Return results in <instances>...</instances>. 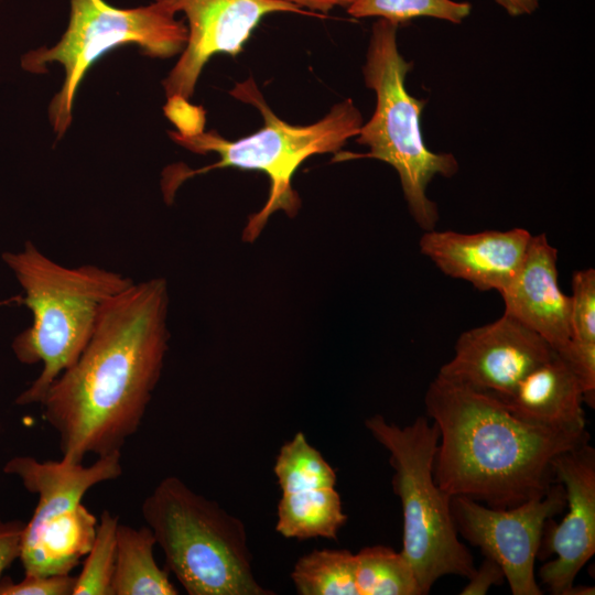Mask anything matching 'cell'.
<instances>
[{"instance_id":"obj_1","label":"cell","mask_w":595,"mask_h":595,"mask_svg":"<svg viewBox=\"0 0 595 595\" xmlns=\"http://www.w3.org/2000/svg\"><path fill=\"white\" fill-rule=\"evenodd\" d=\"M167 312L164 278L133 282L104 305L79 358L41 403L63 461L121 452L139 430L169 348Z\"/></svg>"},{"instance_id":"obj_2","label":"cell","mask_w":595,"mask_h":595,"mask_svg":"<svg viewBox=\"0 0 595 595\" xmlns=\"http://www.w3.org/2000/svg\"><path fill=\"white\" fill-rule=\"evenodd\" d=\"M424 403L439 430L436 485L491 508H510L547 495L558 483L553 461L591 440L586 429L536 424L497 398L436 376Z\"/></svg>"},{"instance_id":"obj_3","label":"cell","mask_w":595,"mask_h":595,"mask_svg":"<svg viewBox=\"0 0 595 595\" xmlns=\"http://www.w3.org/2000/svg\"><path fill=\"white\" fill-rule=\"evenodd\" d=\"M229 94L257 108L263 118V126L236 141L223 138L215 130L193 134L169 132L174 142L191 152H213L219 159L195 170L184 164L169 166L163 172L162 191L165 201L171 202L186 180L215 169L236 167L264 173L269 180L267 201L249 217L242 232L244 240L252 242L275 212L282 210L290 217L298 214L300 198L292 187L293 175L306 159L339 152L348 139L358 134L363 116L351 99H345L334 105L318 121L294 126L272 111L252 77L237 83Z\"/></svg>"},{"instance_id":"obj_4","label":"cell","mask_w":595,"mask_h":595,"mask_svg":"<svg viewBox=\"0 0 595 595\" xmlns=\"http://www.w3.org/2000/svg\"><path fill=\"white\" fill-rule=\"evenodd\" d=\"M2 260L24 291L22 303L32 324L12 342L17 359L41 363L36 379L15 399L18 405L41 404L53 382L79 358L104 305L134 281L120 272L87 263L65 267L32 241Z\"/></svg>"},{"instance_id":"obj_5","label":"cell","mask_w":595,"mask_h":595,"mask_svg":"<svg viewBox=\"0 0 595 595\" xmlns=\"http://www.w3.org/2000/svg\"><path fill=\"white\" fill-rule=\"evenodd\" d=\"M398 26L379 19L371 28L363 74L366 86L375 91L376 107L356 136V142L369 151L337 152L332 161L368 158L391 165L412 218L428 231L435 229L439 209L428 197L426 187L436 175L456 174L458 162L451 153L431 151L424 142L420 118L425 100L407 90L405 78L413 64L399 51Z\"/></svg>"},{"instance_id":"obj_6","label":"cell","mask_w":595,"mask_h":595,"mask_svg":"<svg viewBox=\"0 0 595 595\" xmlns=\"http://www.w3.org/2000/svg\"><path fill=\"white\" fill-rule=\"evenodd\" d=\"M141 513L187 594H273L255 576L244 522L178 477L160 480Z\"/></svg>"},{"instance_id":"obj_7","label":"cell","mask_w":595,"mask_h":595,"mask_svg":"<svg viewBox=\"0 0 595 595\" xmlns=\"http://www.w3.org/2000/svg\"><path fill=\"white\" fill-rule=\"evenodd\" d=\"M365 425L389 452L392 488L400 498L403 515L400 552L411 565L422 595L443 576L469 578L476 569L472 553L458 538L451 497L433 477L439 442L436 424L421 415L411 424L399 426L376 414Z\"/></svg>"},{"instance_id":"obj_8","label":"cell","mask_w":595,"mask_h":595,"mask_svg":"<svg viewBox=\"0 0 595 595\" xmlns=\"http://www.w3.org/2000/svg\"><path fill=\"white\" fill-rule=\"evenodd\" d=\"M71 14L66 31L52 47L30 51L22 67L35 74L58 63L64 68L61 89L48 105V119L56 139L64 137L73 120L78 87L90 66L107 52L136 44L151 58H170L183 52L187 26L161 2L120 9L105 0H69Z\"/></svg>"},{"instance_id":"obj_9","label":"cell","mask_w":595,"mask_h":595,"mask_svg":"<svg viewBox=\"0 0 595 595\" xmlns=\"http://www.w3.org/2000/svg\"><path fill=\"white\" fill-rule=\"evenodd\" d=\"M2 469L37 496L23 531L19 560L24 574H71L90 550L98 523L83 498L94 486L121 476V452L97 456L88 466L14 456Z\"/></svg>"},{"instance_id":"obj_10","label":"cell","mask_w":595,"mask_h":595,"mask_svg":"<svg viewBox=\"0 0 595 595\" xmlns=\"http://www.w3.org/2000/svg\"><path fill=\"white\" fill-rule=\"evenodd\" d=\"M565 507V490L560 483L543 497L510 508H491L467 497H451L458 536L500 565L513 595L542 594L534 564L543 529Z\"/></svg>"},{"instance_id":"obj_11","label":"cell","mask_w":595,"mask_h":595,"mask_svg":"<svg viewBox=\"0 0 595 595\" xmlns=\"http://www.w3.org/2000/svg\"><path fill=\"white\" fill-rule=\"evenodd\" d=\"M186 19L187 43L163 79L167 99L188 100L204 66L219 53L237 56L268 14H307L281 0H155Z\"/></svg>"},{"instance_id":"obj_12","label":"cell","mask_w":595,"mask_h":595,"mask_svg":"<svg viewBox=\"0 0 595 595\" xmlns=\"http://www.w3.org/2000/svg\"><path fill=\"white\" fill-rule=\"evenodd\" d=\"M554 354L541 336L504 313L491 323L462 333L454 356L437 376L502 399Z\"/></svg>"},{"instance_id":"obj_13","label":"cell","mask_w":595,"mask_h":595,"mask_svg":"<svg viewBox=\"0 0 595 595\" xmlns=\"http://www.w3.org/2000/svg\"><path fill=\"white\" fill-rule=\"evenodd\" d=\"M556 482L565 490L567 512L560 523L544 526L538 558L555 559L539 570L541 583L554 595H572L574 581L595 552V450L588 443L553 461Z\"/></svg>"},{"instance_id":"obj_14","label":"cell","mask_w":595,"mask_h":595,"mask_svg":"<svg viewBox=\"0 0 595 595\" xmlns=\"http://www.w3.org/2000/svg\"><path fill=\"white\" fill-rule=\"evenodd\" d=\"M531 236L520 227L474 234L432 229L424 231L419 246L444 274L500 293L519 271Z\"/></svg>"},{"instance_id":"obj_15","label":"cell","mask_w":595,"mask_h":595,"mask_svg":"<svg viewBox=\"0 0 595 595\" xmlns=\"http://www.w3.org/2000/svg\"><path fill=\"white\" fill-rule=\"evenodd\" d=\"M499 294L505 314L541 336L559 355L566 351L570 296L559 284L558 250L544 234L531 236L519 271Z\"/></svg>"},{"instance_id":"obj_16","label":"cell","mask_w":595,"mask_h":595,"mask_svg":"<svg viewBox=\"0 0 595 595\" xmlns=\"http://www.w3.org/2000/svg\"><path fill=\"white\" fill-rule=\"evenodd\" d=\"M498 400L520 419L536 424L586 429L582 383L570 363L558 353L527 374L509 396Z\"/></svg>"},{"instance_id":"obj_17","label":"cell","mask_w":595,"mask_h":595,"mask_svg":"<svg viewBox=\"0 0 595 595\" xmlns=\"http://www.w3.org/2000/svg\"><path fill=\"white\" fill-rule=\"evenodd\" d=\"M156 541L149 526L134 528L119 522L111 581L112 595H176L167 571L154 559Z\"/></svg>"},{"instance_id":"obj_18","label":"cell","mask_w":595,"mask_h":595,"mask_svg":"<svg viewBox=\"0 0 595 595\" xmlns=\"http://www.w3.org/2000/svg\"><path fill=\"white\" fill-rule=\"evenodd\" d=\"M347 516L335 487L282 494L275 531L286 539H336Z\"/></svg>"},{"instance_id":"obj_19","label":"cell","mask_w":595,"mask_h":595,"mask_svg":"<svg viewBox=\"0 0 595 595\" xmlns=\"http://www.w3.org/2000/svg\"><path fill=\"white\" fill-rule=\"evenodd\" d=\"M291 578L300 595H358L356 554L348 550H313L296 561Z\"/></svg>"},{"instance_id":"obj_20","label":"cell","mask_w":595,"mask_h":595,"mask_svg":"<svg viewBox=\"0 0 595 595\" xmlns=\"http://www.w3.org/2000/svg\"><path fill=\"white\" fill-rule=\"evenodd\" d=\"M358 595H422L416 576L401 552L372 545L356 554Z\"/></svg>"},{"instance_id":"obj_21","label":"cell","mask_w":595,"mask_h":595,"mask_svg":"<svg viewBox=\"0 0 595 595\" xmlns=\"http://www.w3.org/2000/svg\"><path fill=\"white\" fill-rule=\"evenodd\" d=\"M273 472L281 494L335 487L336 473L321 452L296 432L285 442L274 462Z\"/></svg>"},{"instance_id":"obj_22","label":"cell","mask_w":595,"mask_h":595,"mask_svg":"<svg viewBox=\"0 0 595 595\" xmlns=\"http://www.w3.org/2000/svg\"><path fill=\"white\" fill-rule=\"evenodd\" d=\"M346 11L353 18H379L397 25L422 17L459 24L470 14L472 4L455 0H356Z\"/></svg>"},{"instance_id":"obj_23","label":"cell","mask_w":595,"mask_h":595,"mask_svg":"<svg viewBox=\"0 0 595 595\" xmlns=\"http://www.w3.org/2000/svg\"><path fill=\"white\" fill-rule=\"evenodd\" d=\"M119 518L104 510L97 523L90 550L76 576L73 595H112L111 581L116 559V533Z\"/></svg>"},{"instance_id":"obj_24","label":"cell","mask_w":595,"mask_h":595,"mask_svg":"<svg viewBox=\"0 0 595 595\" xmlns=\"http://www.w3.org/2000/svg\"><path fill=\"white\" fill-rule=\"evenodd\" d=\"M571 339L595 344V270L575 271L570 295Z\"/></svg>"},{"instance_id":"obj_25","label":"cell","mask_w":595,"mask_h":595,"mask_svg":"<svg viewBox=\"0 0 595 595\" xmlns=\"http://www.w3.org/2000/svg\"><path fill=\"white\" fill-rule=\"evenodd\" d=\"M76 576L65 575H30L13 582L10 577L0 578V595H73Z\"/></svg>"},{"instance_id":"obj_26","label":"cell","mask_w":595,"mask_h":595,"mask_svg":"<svg viewBox=\"0 0 595 595\" xmlns=\"http://www.w3.org/2000/svg\"><path fill=\"white\" fill-rule=\"evenodd\" d=\"M25 522L0 517V578L11 564L20 559Z\"/></svg>"},{"instance_id":"obj_27","label":"cell","mask_w":595,"mask_h":595,"mask_svg":"<svg viewBox=\"0 0 595 595\" xmlns=\"http://www.w3.org/2000/svg\"><path fill=\"white\" fill-rule=\"evenodd\" d=\"M468 584L462 589L461 595H485L493 585L504 583L505 573L499 564L485 556V560L475 569L468 578Z\"/></svg>"},{"instance_id":"obj_28","label":"cell","mask_w":595,"mask_h":595,"mask_svg":"<svg viewBox=\"0 0 595 595\" xmlns=\"http://www.w3.org/2000/svg\"><path fill=\"white\" fill-rule=\"evenodd\" d=\"M286 3H290L300 10L306 12L311 15H320L329 12L335 8H345L347 9L356 0H281Z\"/></svg>"},{"instance_id":"obj_29","label":"cell","mask_w":595,"mask_h":595,"mask_svg":"<svg viewBox=\"0 0 595 595\" xmlns=\"http://www.w3.org/2000/svg\"><path fill=\"white\" fill-rule=\"evenodd\" d=\"M495 2L511 17L532 14L540 4V0H495Z\"/></svg>"}]
</instances>
